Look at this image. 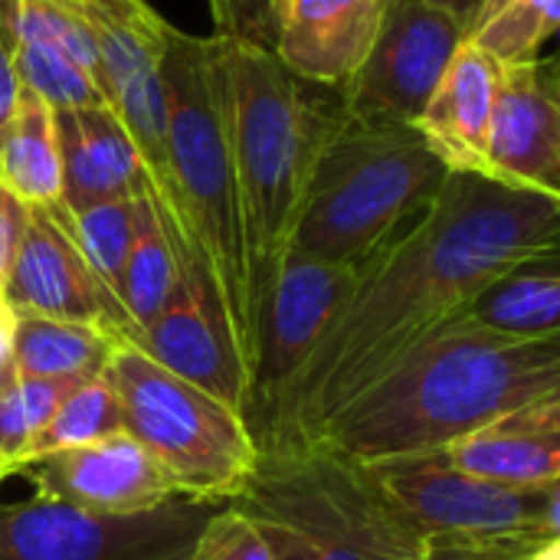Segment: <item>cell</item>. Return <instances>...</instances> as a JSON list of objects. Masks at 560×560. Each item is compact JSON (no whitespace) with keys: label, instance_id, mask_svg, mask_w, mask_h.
<instances>
[{"label":"cell","instance_id":"6da1fadb","mask_svg":"<svg viewBox=\"0 0 560 560\" xmlns=\"http://www.w3.org/2000/svg\"><path fill=\"white\" fill-rule=\"evenodd\" d=\"M558 246L560 197L450 171L440 194L358 266L341 312L253 440H312L387 368L453 325L486 282Z\"/></svg>","mask_w":560,"mask_h":560},{"label":"cell","instance_id":"7a4b0ae2","mask_svg":"<svg viewBox=\"0 0 560 560\" xmlns=\"http://www.w3.org/2000/svg\"><path fill=\"white\" fill-rule=\"evenodd\" d=\"M161 79L167 108L164 177L148 187V197L171 240L180 279L226 328L253 394L259 312L253 302L213 36H190L167 26Z\"/></svg>","mask_w":560,"mask_h":560},{"label":"cell","instance_id":"3957f363","mask_svg":"<svg viewBox=\"0 0 560 560\" xmlns=\"http://www.w3.org/2000/svg\"><path fill=\"white\" fill-rule=\"evenodd\" d=\"M545 397H560V341H505L453 322L387 368L312 440L361 463L430 456Z\"/></svg>","mask_w":560,"mask_h":560},{"label":"cell","instance_id":"277c9868","mask_svg":"<svg viewBox=\"0 0 560 560\" xmlns=\"http://www.w3.org/2000/svg\"><path fill=\"white\" fill-rule=\"evenodd\" d=\"M213 46L253 302L262 331L276 266L289 246L312 164L335 131L341 105H328L322 85L289 72L269 49L220 36H213Z\"/></svg>","mask_w":560,"mask_h":560},{"label":"cell","instance_id":"5b68a950","mask_svg":"<svg viewBox=\"0 0 560 560\" xmlns=\"http://www.w3.org/2000/svg\"><path fill=\"white\" fill-rule=\"evenodd\" d=\"M230 505L276 560H430L374 469L322 440L262 443Z\"/></svg>","mask_w":560,"mask_h":560},{"label":"cell","instance_id":"8992f818","mask_svg":"<svg viewBox=\"0 0 560 560\" xmlns=\"http://www.w3.org/2000/svg\"><path fill=\"white\" fill-rule=\"evenodd\" d=\"M450 167L413 125L358 121L341 112L322 144L285 249L361 266L443 187Z\"/></svg>","mask_w":560,"mask_h":560},{"label":"cell","instance_id":"52a82bcc","mask_svg":"<svg viewBox=\"0 0 560 560\" xmlns=\"http://www.w3.org/2000/svg\"><path fill=\"white\" fill-rule=\"evenodd\" d=\"M102 377L118 397L121 430L200 505H230L259 456L246 420L164 371L135 345H112Z\"/></svg>","mask_w":560,"mask_h":560},{"label":"cell","instance_id":"ba28073f","mask_svg":"<svg viewBox=\"0 0 560 560\" xmlns=\"http://www.w3.org/2000/svg\"><path fill=\"white\" fill-rule=\"evenodd\" d=\"M368 466L423 538L430 560H528L560 541V486L486 482L440 453Z\"/></svg>","mask_w":560,"mask_h":560},{"label":"cell","instance_id":"9c48e42d","mask_svg":"<svg viewBox=\"0 0 560 560\" xmlns=\"http://www.w3.org/2000/svg\"><path fill=\"white\" fill-rule=\"evenodd\" d=\"M217 509L174 499L144 515H95L30 492L0 502V560H190Z\"/></svg>","mask_w":560,"mask_h":560},{"label":"cell","instance_id":"30bf717a","mask_svg":"<svg viewBox=\"0 0 560 560\" xmlns=\"http://www.w3.org/2000/svg\"><path fill=\"white\" fill-rule=\"evenodd\" d=\"M75 16L98 49L102 92L131 135L148 174V187L164 177L167 108L161 79V46L167 20L148 0H46Z\"/></svg>","mask_w":560,"mask_h":560},{"label":"cell","instance_id":"8fae6325","mask_svg":"<svg viewBox=\"0 0 560 560\" xmlns=\"http://www.w3.org/2000/svg\"><path fill=\"white\" fill-rule=\"evenodd\" d=\"M466 43V26L430 0H387L361 69L341 89V112L358 121L413 125Z\"/></svg>","mask_w":560,"mask_h":560},{"label":"cell","instance_id":"7c38bea8","mask_svg":"<svg viewBox=\"0 0 560 560\" xmlns=\"http://www.w3.org/2000/svg\"><path fill=\"white\" fill-rule=\"evenodd\" d=\"M358 266H335L295 249H285L262 308L259 361L253 374V394L246 407V427L269 413L279 394L305 368L322 335L341 312L348 292L354 289Z\"/></svg>","mask_w":560,"mask_h":560},{"label":"cell","instance_id":"4fadbf2b","mask_svg":"<svg viewBox=\"0 0 560 560\" xmlns=\"http://www.w3.org/2000/svg\"><path fill=\"white\" fill-rule=\"evenodd\" d=\"M3 302L16 315L75 322L98 328L115 345H138L125 312L102 292L75 243L43 207H30L26 230L3 285Z\"/></svg>","mask_w":560,"mask_h":560},{"label":"cell","instance_id":"5bb4252c","mask_svg":"<svg viewBox=\"0 0 560 560\" xmlns=\"http://www.w3.org/2000/svg\"><path fill=\"white\" fill-rule=\"evenodd\" d=\"M486 174L525 190L560 197L558 56L499 66Z\"/></svg>","mask_w":560,"mask_h":560},{"label":"cell","instance_id":"9a60e30c","mask_svg":"<svg viewBox=\"0 0 560 560\" xmlns=\"http://www.w3.org/2000/svg\"><path fill=\"white\" fill-rule=\"evenodd\" d=\"M33 492L95 515H144L184 499L154 456L125 430L98 443L39 456L16 472Z\"/></svg>","mask_w":560,"mask_h":560},{"label":"cell","instance_id":"2e32d148","mask_svg":"<svg viewBox=\"0 0 560 560\" xmlns=\"http://www.w3.org/2000/svg\"><path fill=\"white\" fill-rule=\"evenodd\" d=\"M0 43L20 85L49 108L108 105L95 39L66 10L46 0H0Z\"/></svg>","mask_w":560,"mask_h":560},{"label":"cell","instance_id":"e0dca14e","mask_svg":"<svg viewBox=\"0 0 560 560\" xmlns=\"http://www.w3.org/2000/svg\"><path fill=\"white\" fill-rule=\"evenodd\" d=\"M387 0H282L272 56L299 79L341 92L374 46Z\"/></svg>","mask_w":560,"mask_h":560},{"label":"cell","instance_id":"ac0fdd59","mask_svg":"<svg viewBox=\"0 0 560 560\" xmlns=\"http://www.w3.org/2000/svg\"><path fill=\"white\" fill-rule=\"evenodd\" d=\"M138 348L164 371L210 394L213 400H220L223 407H230L246 420V407H249L246 368L226 328L213 318V312L184 279L177 282L161 315L144 328Z\"/></svg>","mask_w":560,"mask_h":560},{"label":"cell","instance_id":"d6986e66","mask_svg":"<svg viewBox=\"0 0 560 560\" xmlns=\"http://www.w3.org/2000/svg\"><path fill=\"white\" fill-rule=\"evenodd\" d=\"M52 131L66 210H85L148 190L138 148L108 105L52 108Z\"/></svg>","mask_w":560,"mask_h":560},{"label":"cell","instance_id":"ffe728a7","mask_svg":"<svg viewBox=\"0 0 560 560\" xmlns=\"http://www.w3.org/2000/svg\"><path fill=\"white\" fill-rule=\"evenodd\" d=\"M459 472L512 489L560 486V397L515 407L440 453Z\"/></svg>","mask_w":560,"mask_h":560},{"label":"cell","instance_id":"44dd1931","mask_svg":"<svg viewBox=\"0 0 560 560\" xmlns=\"http://www.w3.org/2000/svg\"><path fill=\"white\" fill-rule=\"evenodd\" d=\"M499 85V62L479 46L463 43L433 95L427 98L413 128L450 171L486 174V144L492 102Z\"/></svg>","mask_w":560,"mask_h":560},{"label":"cell","instance_id":"7402d4cb","mask_svg":"<svg viewBox=\"0 0 560 560\" xmlns=\"http://www.w3.org/2000/svg\"><path fill=\"white\" fill-rule=\"evenodd\" d=\"M456 325L505 341H560V256L525 259L486 282Z\"/></svg>","mask_w":560,"mask_h":560},{"label":"cell","instance_id":"603a6c76","mask_svg":"<svg viewBox=\"0 0 560 560\" xmlns=\"http://www.w3.org/2000/svg\"><path fill=\"white\" fill-rule=\"evenodd\" d=\"M0 184L26 207H52L62 200L52 108L26 85H20L0 138Z\"/></svg>","mask_w":560,"mask_h":560},{"label":"cell","instance_id":"cb8c5ba5","mask_svg":"<svg viewBox=\"0 0 560 560\" xmlns=\"http://www.w3.org/2000/svg\"><path fill=\"white\" fill-rule=\"evenodd\" d=\"M112 345L115 341L108 335L89 325L43 315H16L10 371L33 381L82 384L102 374Z\"/></svg>","mask_w":560,"mask_h":560},{"label":"cell","instance_id":"d4e9b609","mask_svg":"<svg viewBox=\"0 0 560 560\" xmlns=\"http://www.w3.org/2000/svg\"><path fill=\"white\" fill-rule=\"evenodd\" d=\"M144 203H148V190L138 194V197H125V200L92 203L85 210H66L62 200L52 203V207H43L66 230V236L75 243V249L85 259L89 272L95 276V282L102 285V292L118 308H121V302H118L121 266H125V256L131 249V240H135V230H138V220H141Z\"/></svg>","mask_w":560,"mask_h":560},{"label":"cell","instance_id":"484cf974","mask_svg":"<svg viewBox=\"0 0 560 560\" xmlns=\"http://www.w3.org/2000/svg\"><path fill=\"white\" fill-rule=\"evenodd\" d=\"M177 282H180L177 256H174L171 240H167V233L154 213V203L148 197L138 230H135V240H131V249L121 266V279H118V302H121L131 328L138 331V341H141L144 328L171 302Z\"/></svg>","mask_w":560,"mask_h":560},{"label":"cell","instance_id":"4316f807","mask_svg":"<svg viewBox=\"0 0 560 560\" xmlns=\"http://www.w3.org/2000/svg\"><path fill=\"white\" fill-rule=\"evenodd\" d=\"M560 0H482L466 43L479 46L499 66L538 59V49L558 33Z\"/></svg>","mask_w":560,"mask_h":560},{"label":"cell","instance_id":"83f0119b","mask_svg":"<svg viewBox=\"0 0 560 560\" xmlns=\"http://www.w3.org/2000/svg\"><path fill=\"white\" fill-rule=\"evenodd\" d=\"M112 433H121V407H118V397L108 387V381L98 374V377L75 384L56 404V410L36 433V440L26 453V463L39 459V456L62 453V450H79V446L98 443Z\"/></svg>","mask_w":560,"mask_h":560},{"label":"cell","instance_id":"f1b7e54d","mask_svg":"<svg viewBox=\"0 0 560 560\" xmlns=\"http://www.w3.org/2000/svg\"><path fill=\"white\" fill-rule=\"evenodd\" d=\"M72 387L75 384L20 377L10 364L0 371V486L26 463L36 433Z\"/></svg>","mask_w":560,"mask_h":560},{"label":"cell","instance_id":"f546056e","mask_svg":"<svg viewBox=\"0 0 560 560\" xmlns=\"http://www.w3.org/2000/svg\"><path fill=\"white\" fill-rule=\"evenodd\" d=\"M190 560H276L259 528L236 512L233 505H220L203 532L197 535Z\"/></svg>","mask_w":560,"mask_h":560},{"label":"cell","instance_id":"4dcf8cb0","mask_svg":"<svg viewBox=\"0 0 560 560\" xmlns=\"http://www.w3.org/2000/svg\"><path fill=\"white\" fill-rule=\"evenodd\" d=\"M279 3L282 0H210V13L217 26L213 36L272 52L276 26H279Z\"/></svg>","mask_w":560,"mask_h":560},{"label":"cell","instance_id":"1f68e13d","mask_svg":"<svg viewBox=\"0 0 560 560\" xmlns=\"http://www.w3.org/2000/svg\"><path fill=\"white\" fill-rule=\"evenodd\" d=\"M26 217H30V207L0 184V302H3V285H7V276L20 246V236L26 230Z\"/></svg>","mask_w":560,"mask_h":560},{"label":"cell","instance_id":"d6a6232c","mask_svg":"<svg viewBox=\"0 0 560 560\" xmlns=\"http://www.w3.org/2000/svg\"><path fill=\"white\" fill-rule=\"evenodd\" d=\"M16 92H20V79H16L13 62H10V56H7V49L0 43V138H3V128H7L10 112L16 105Z\"/></svg>","mask_w":560,"mask_h":560},{"label":"cell","instance_id":"836d02e7","mask_svg":"<svg viewBox=\"0 0 560 560\" xmlns=\"http://www.w3.org/2000/svg\"><path fill=\"white\" fill-rule=\"evenodd\" d=\"M13 328H16V312L0 302V371L10 364V354H13Z\"/></svg>","mask_w":560,"mask_h":560},{"label":"cell","instance_id":"e575fe53","mask_svg":"<svg viewBox=\"0 0 560 560\" xmlns=\"http://www.w3.org/2000/svg\"><path fill=\"white\" fill-rule=\"evenodd\" d=\"M430 3H436V7H443L446 13H453V16L469 30V23H472V16H476V10H479L482 0H430Z\"/></svg>","mask_w":560,"mask_h":560},{"label":"cell","instance_id":"d590c367","mask_svg":"<svg viewBox=\"0 0 560 560\" xmlns=\"http://www.w3.org/2000/svg\"><path fill=\"white\" fill-rule=\"evenodd\" d=\"M528 560H560V541H551V545L538 548Z\"/></svg>","mask_w":560,"mask_h":560}]
</instances>
